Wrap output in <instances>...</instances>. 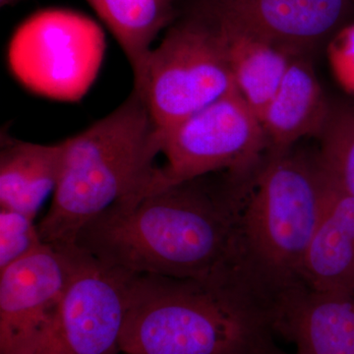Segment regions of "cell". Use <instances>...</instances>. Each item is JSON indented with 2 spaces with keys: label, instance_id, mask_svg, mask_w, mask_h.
<instances>
[{
  "label": "cell",
  "instance_id": "obj_22",
  "mask_svg": "<svg viewBox=\"0 0 354 354\" xmlns=\"http://www.w3.org/2000/svg\"><path fill=\"white\" fill-rule=\"evenodd\" d=\"M353 1H354V0H353Z\"/></svg>",
  "mask_w": 354,
  "mask_h": 354
},
{
  "label": "cell",
  "instance_id": "obj_3",
  "mask_svg": "<svg viewBox=\"0 0 354 354\" xmlns=\"http://www.w3.org/2000/svg\"><path fill=\"white\" fill-rule=\"evenodd\" d=\"M316 157L267 153L248 183L237 239L239 288L265 311L304 288L302 264L322 211Z\"/></svg>",
  "mask_w": 354,
  "mask_h": 354
},
{
  "label": "cell",
  "instance_id": "obj_10",
  "mask_svg": "<svg viewBox=\"0 0 354 354\" xmlns=\"http://www.w3.org/2000/svg\"><path fill=\"white\" fill-rule=\"evenodd\" d=\"M349 0H201L197 10L220 27L309 55L335 31Z\"/></svg>",
  "mask_w": 354,
  "mask_h": 354
},
{
  "label": "cell",
  "instance_id": "obj_14",
  "mask_svg": "<svg viewBox=\"0 0 354 354\" xmlns=\"http://www.w3.org/2000/svg\"><path fill=\"white\" fill-rule=\"evenodd\" d=\"M64 141L37 144L1 135L0 209L35 218L62 176Z\"/></svg>",
  "mask_w": 354,
  "mask_h": 354
},
{
  "label": "cell",
  "instance_id": "obj_13",
  "mask_svg": "<svg viewBox=\"0 0 354 354\" xmlns=\"http://www.w3.org/2000/svg\"><path fill=\"white\" fill-rule=\"evenodd\" d=\"M330 102L308 55H295L260 118L267 153L288 152L304 137L317 138L329 113Z\"/></svg>",
  "mask_w": 354,
  "mask_h": 354
},
{
  "label": "cell",
  "instance_id": "obj_20",
  "mask_svg": "<svg viewBox=\"0 0 354 354\" xmlns=\"http://www.w3.org/2000/svg\"><path fill=\"white\" fill-rule=\"evenodd\" d=\"M256 354H299L295 353H286L285 351H281L278 346H274L272 342V335H268L267 337L263 341L262 344L256 351Z\"/></svg>",
  "mask_w": 354,
  "mask_h": 354
},
{
  "label": "cell",
  "instance_id": "obj_16",
  "mask_svg": "<svg viewBox=\"0 0 354 354\" xmlns=\"http://www.w3.org/2000/svg\"><path fill=\"white\" fill-rule=\"evenodd\" d=\"M131 65L136 75L158 32L169 22L165 0H88Z\"/></svg>",
  "mask_w": 354,
  "mask_h": 354
},
{
  "label": "cell",
  "instance_id": "obj_7",
  "mask_svg": "<svg viewBox=\"0 0 354 354\" xmlns=\"http://www.w3.org/2000/svg\"><path fill=\"white\" fill-rule=\"evenodd\" d=\"M267 152L259 118L234 88L162 137L165 164L150 193L216 172L250 176Z\"/></svg>",
  "mask_w": 354,
  "mask_h": 354
},
{
  "label": "cell",
  "instance_id": "obj_21",
  "mask_svg": "<svg viewBox=\"0 0 354 354\" xmlns=\"http://www.w3.org/2000/svg\"><path fill=\"white\" fill-rule=\"evenodd\" d=\"M20 1H22V0H0V6L1 7L15 6Z\"/></svg>",
  "mask_w": 354,
  "mask_h": 354
},
{
  "label": "cell",
  "instance_id": "obj_8",
  "mask_svg": "<svg viewBox=\"0 0 354 354\" xmlns=\"http://www.w3.org/2000/svg\"><path fill=\"white\" fill-rule=\"evenodd\" d=\"M131 274L79 249L73 278L37 354L120 351Z\"/></svg>",
  "mask_w": 354,
  "mask_h": 354
},
{
  "label": "cell",
  "instance_id": "obj_12",
  "mask_svg": "<svg viewBox=\"0 0 354 354\" xmlns=\"http://www.w3.org/2000/svg\"><path fill=\"white\" fill-rule=\"evenodd\" d=\"M318 162L322 211L305 254L302 283L317 292L354 295V196Z\"/></svg>",
  "mask_w": 354,
  "mask_h": 354
},
{
  "label": "cell",
  "instance_id": "obj_4",
  "mask_svg": "<svg viewBox=\"0 0 354 354\" xmlns=\"http://www.w3.org/2000/svg\"><path fill=\"white\" fill-rule=\"evenodd\" d=\"M270 334L250 297L196 279L132 274L120 339L127 354H256Z\"/></svg>",
  "mask_w": 354,
  "mask_h": 354
},
{
  "label": "cell",
  "instance_id": "obj_5",
  "mask_svg": "<svg viewBox=\"0 0 354 354\" xmlns=\"http://www.w3.org/2000/svg\"><path fill=\"white\" fill-rule=\"evenodd\" d=\"M234 88L220 32L196 9L167 30L134 75L160 139Z\"/></svg>",
  "mask_w": 354,
  "mask_h": 354
},
{
  "label": "cell",
  "instance_id": "obj_2",
  "mask_svg": "<svg viewBox=\"0 0 354 354\" xmlns=\"http://www.w3.org/2000/svg\"><path fill=\"white\" fill-rule=\"evenodd\" d=\"M62 176L38 223L44 243L75 245L88 223L118 203L138 201L152 188L162 139L138 93L75 136L64 140Z\"/></svg>",
  "mask_w": 354,
  "mask_h": 354
},
{
  "label": "cell",
  "instance_id": "obj_11",
  "mask_svg": "<svg viewBox=\"0 0 354 354\" xmlns=\"http://www.w3.org/2000/svg\"><path fill=\"white\" fill-rule=\"evenodd\" d=\"M269 329L299 354H354V295L300 288L267 310Z\"/></svg>",
  "mask_w": 354,
  "mask_h": 354
},
{
  "label": "cell",
  "instance_id": "obj_1",
  "mask_svg": "<svg viewBox=\"0 0 354 354\" xmlns=\"http://www.w3.org/2000/svg\"><path fill=\"white\" fill-rule=\"evenodd\" d=\"M246 186L216 172L118 203L79 232L75 246L131 274L235 288Z\"/></svg>",
  "mask_w": 354,
  "mask_h": 354
},
{
  "label": "cell",
  "instance_id": "obj_6",
  "mask_svg": "<svg viewBox=\"0 0 354 354\" xmlns=\"http://www.w3.org/2000/svg\"><path fill=\"white\" fill-rule=\"evenodd\" d=\"M104 50V34L95 21L66 9H46L14 32L8 62L13 75L32 92L77 102L97 78Z\"/></svg>",
  "mask_w": 354,
  "mask_h": 354
},
{
  "label": "cell",
  "instance_id": "obj_9",
  "mask_svg": "<svg viewBox=\"0 0 354 354\" xmlns=\"http://www.w3.org/2000/svg\"><path fill=\"white\" fill-rule=\"evenodd\" d=\"M75 245L43 243L0 272V354H37L78 261Z\"/></svg>",
  "mask_w": 354,
  "mask_h": 354
},
{
  "label": "cell",
  "instance_id": "obj_18",
  "mask_svg": "<svg viewBox=\"0 0 354 354\" xmlns=\"http://www.w3.org/2000/svg\"><path fill=\"white\" fill-rule=\"evenodd\" d=\"M34 220L20 212L0 209V272L44 243Z\"/></svg>",
  "mask_w": 354,
  "mask_h": 354
},
{
  "label": "cell",
  "instance_id": "obj_17",
  "mask_svg": "<svg viewBox=\"0 0 354 354\" xmlns=\"http://www.w3.org/2000/svg\"><path fill=\"white\" fill-rule=\"evenodd\" d=\"M317 157L354 196V102L335 100L320 134Z\"/></svg>",
  "mask_w": 354,
  "mask_h": 354
},
{
  "label": "cell",
  "instance_id": "obj_19",
  "mask_svg": "<svg viewBox=\"0 0 354 354\" xmlns=\"http://www.w3.org/2000/svg\"><path fill=\"white\" fill-rule=\"evenodd\" d=\"M328 57L335 79L354 93V25L339 32L328 46Z\"/></svg>",
  "mask_w": 354,
  "mask_h": 354
},
{
  "label": "cell",
  "instance_id": "obj_15",
  "mask_svg": "<svg viewBox=\"0 0 354 354\" xmlns=\"http://www.w3.org/2000/svg\"><path fill=\"white\" fill-rule=\"evenodd\" d=\"M213 24L223 39L235 87L260 120L291 60L302 53L253 35Z\"/></svg>",
  "mask_w": 354,
  "mask_h": 354
}]
</instances>
